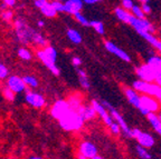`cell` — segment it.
Returning a JSON list of instances; mask_svg holds the SVG:
<instances>
[{
	"mask_svg": "<svg viewBox=\"0 0 161 159\" xmlns=\"http://www.w3.org/2000/svg\"><path fill=\"white\" fill-rule=\"evenodd\" d=\"M80 108L77 110L72 108V110L66 115L65 117L59 120V126L64 130H66V131H74V130H78L80 127L83 126L85 119H84L83 115L80 112Z\"/></svg>",
	"mask_w": 161,
	"mask_h": 159,
	"instance_id": "cell-1",
	"label": "cell"
},
{
	"mask_svg": "<svg viewBox=\"0 0 161 159\" xmlns=\"http://www.w3.org/2000/svg\"><path fill=\"white\" fill-rule=\"evenodd\" d=\"M101 102H102V105H103L104 107H105V109L108 111V114L112 116V118L114 119V121L120 126L121 131L123 132L124 136L128 137V138H132V129L128 126V124L125 122L124 118L122 117V115H121L120 112H119L118 110L113 107V105H111L110 102L106 101V100H102Z\"/></svg>",
	"mask_w": 161,
	"mask_h": 159,
	"instance_id": "cell-2",
	"label": "cell"
},
{
	"mask_svg": "<svg viewBox=\"0 0 161 159\" xmlns=\"http://www.w3.org/2000/svg\"><path fill=\"white\" fill-rule=\"evenodd\" d=\"M133 89L138 92H142L146 96L158 98L161 101V87L158 85H153L143 80H136L133 82Z\"/></svg>",
	"mask_w": 161,
	"mask_h": 159,
	"instance_id": "cell-3",
	"label": "cell"
},
{
	"mask_svg": "<svg viewBox=\"0 0 161 159\" xmlns=\"http://www.w3.org/2000/svg\"><path fill=\"white\" fill-rule=\"evenodd\" d=\"M15 29L17 39L23 44H29L33 41V36L35 30L30 28L23 19H17L15 21Z\"/></svg>",
	"mask_w": 161,
	"mask_h": 159,
	"instance_id": "cell-4",
	"label": "cell"
},
{
	"mask_svg": "<svg viewBox=\"0 0 161 159\" xmlns=\"http://www.w3.org/2000/svg\"><path fill=\"white\" fill-rule=\"evenodd\" d=\"M128 23L133 27L136 29V31L138 33H153L154 31V27L151 25V23L147 19H139V18H136L133 15H131L130 19H129Z\"/></svg>",
	"mask_w": 161,
	"mask_h": 159,
	"instance_id": "cell-5",
	"label": "cell"
},
{
	"mask_svg": "<svg viewBox=\"0 0 161 159\" xmlns=\"http://www.w3.org/2000/svg\"><path fill=\"white\" fill-rule=\"evenodd\" d=\"M72 110L70 105L68 104L67 100H57L55 104L53 105V107L50 109V115L53 116L55 119H57L59 121L62 118H64L68 112Z\"/></svg>",
	"mask_w": 161,
	"mask_h": 159,
	"instance_id": "cell-6",
	"label": "cell"
},
{
	"mask_svg": "<svg viewBox=\"0 0 161 159\" xmlns=\"http://www.w3.org/2000/svg\"><path fill=\"white\" fill-rule=\"evenodd\" d=\"M132 138L138 140L139 145L144 148H150L154 145V138L151 134L139 129H132Z\"/></svg>",
	"mask_w": 161,
	"mask_h": 159,
	"instance_id": "cell-7",
	"label": "cell"
},
{
	"mask_svg": "<svg viewBox=\"0 0 161 159\" xmlns=\"http://www.w3.org/2000/svg\"><path fill=\"white\" fill-rule=\"evenodd\" d=\"M92 107L94 108V110L96 111V114H97L98 116L103 119L104 124H105L108 128H110V127L115 122L113 118H112V116H111V115L108 114V110L105 109V107L102 105V102L97 101V100H93V101H92Z\"/></svg>",
	"mask_w": 161,
	"mask_h": 159,
	"instance_id": "cell-8",
	"label": "cell"
},
{
	"mask_svg": "<svg viewBox=\"0 0 161 159\" xmlns=\"http://www.w3.org/2000/svg\"><path fill=\"white\" fill-rule=\"evenodd\" d=\"M104 47H105L106 51H108L110 54H112V55L116 56V57L120 58L121 60H123V61H126V62L131 61V57L129 56L128 52L124 51V50L119 47V46H116L114 42L105 41L104 42Z\"/></svg>",
	"mask_w": 161,
	"mask_h": 159,
	"instance_id": "cell-9",
	"label": "cell"
},
{
	"mask_svg": "<svg viewBox=\"0 0 161 159\" xmlns=\"http://www.w3.org/2000/svg\"><path fill=\"white\" fill-rule=\"evenodd\" d=\"M6 86L15 94H19V92H23L26 90V84L24 82L23 78L19 76H9L7 82H6Z\"/></svg>",
	"mask_w": 161,
	"mask_h": 159,
	"instance_id": "cell-10",
	"label": "cell"
},
{
	"mask_svg": "<svg viewBox=\"0 0 161 159\" xmlns=\"http://www.w3.org/2000/svg\"><path fill=\"white\" fill-rule=\"evenodd\" d=\"M80 154L86 159H92L97 156V147L91 141H84L80 145Z\"/></svg>",
	"mask_w": 161,
	"mask_h": 159,
	"instance_id": "cell-11",
	"label": "cell"
},
{
	"mask_svg": "<svg viewBox=\"0 0 161 159\" xmlns=\"http://www.w3.org/2000/svg\"><path fill=\"white\" fill-rule=\"evenodd\" d=\"M25 99L30 106H33L35 108H42L44 107L46 100L44 98V96H42L40 94L35 91H27L26 92Z\"/></svg>",
	"mask_w": 161,
	"mask_h": 159,
	"instance_id": "cell-12",
	"label": "cell"
},
{
	"mask_svg": "<svg viewBox=\"0 0 161 159\" xmlns=\"http://www.w3.org/2000/svg\"><path fill=\"white\" fill-rule=\"evenodd\" d=\"M136 75L139 76V78H141V80L147 82H151L152 80H154L158 77V74L153 69H151L148 65L139 67L136 69Z\"/></svg>",
	"mask_w": 161,
	"mask_h": 159,
	"instance_id": "cell-13",
	"label": "cell"
},
{
	"mask_svg": "<svg viewBox=\"0 0 161 159\" xmlns=\"http://www.w3.org/2000/svg\"><path fill=\"white\" fill-rule=\"evenodd\" d=\"M37 57L39 58V60L42 62H43L44 65L46 66V67L48 68V69L50 70V71L53 72L55 76H58L59 75V69H58V67L56 66V62L54 61V60H52L49 57H48L47 55L45 54V51H44L43 49L42 50H38L37 51Z\"/></svg>",
	"mask_w": 161,
	"mask_h": 159,
	"instance_id": "cell-14",
	"label": "cell"
},
{
	"mask_svg": "<svg viewBox=\"0 0 161 159\" xmlns=\"http://www.w3.org/2000/svg\"><path fill=\"white\" fill-rule=\"evenodd\" d=\"M64 13L75 15L76 13H80V10L83 9L84 1L83 0H67L64 3Z\"/></svg>",
	"mask_w": 161,
	"mask_h": 159,
	"instance_id": "cell-15",
	"label": "cell"
},
{
	"mask_svg": "<svg viewBox=\"0 0 161 159\" xmlns=\"http://www.w3.org/2000/svg\"><path fill=\"white\" fill-rule=\"evenodd\" d=\"M124 94H125V97L128 99V101L133 107L138 108V109L141 107V96L139 95L138 91H136L133 88H125L124 89Z\"/></svg>",
	"mask_w": 161,
	"mask_h": 159,
	"instance_id": "cell-16",
	"label": "cell"
},
{
	"mask_svg": "<svg viewBox=\"0 0 161 159\" xmlns=\"http://www.w3.org/2000/svg\"><path fill=\"white\" fill-rule=\"evenodd\" d=\"M141 106L149 110L150 112H154L158 110L159 106H158V101H157L154 98L150 97V96H141Z\"/></svg>",
	"mask_w": 161,
	"mask_h": 159,
	"instance_id": "cell-17",
	"label": "cell"
},
{
	"mask_svg": "<svg viewBox=\"0 0 161 159\" xmlns=\"http://www.w3.org/2000/svg\"><path fill=\"white\" fill-rule=\"evenodd\" d=\"M139 35L141 36V37L143 38L144 40H147V41L150 44L151 46H153L156 49H158L159 51L161 52V41L158 39V38L156 37V36L153 35V33H139Z\"/></svg>",
	"mask_w": 161,
	"mask_h": 159,
	"instance_id": "cell-18",
	"label": "cell"
},
{
	"mask_svg": "<svg viewBox=\"0 0 161 159\" xmlns=\"http://www.w3.org/2000/svg\"><path fill=\"white\" fill-rule=\"evenodd\" d=\"M148 120H149V124L153 128L154 131L161 136V121H160V119H159L158 115L152 112V114H150L148 116Z\"/></svg>",
	"mask_w": 161,
	"mask_h": 159,
	"instance_id": "cell-19",
	"label": "cell"
},
{
	"mask_svg": "<svg viewBox=\"0 0 161 159\" xmlns=\"http://www.w3.org/2000/svg\"><path fill=\"white\" fill-rule=\"evenodd\" d=\"M114 15L116 16V18H118L119 20H121V21H123V23H128L129 19H130V17H131V13H129L128 10H125L122 7H116L115 9H114Z\"/></svg>",
	"mask_w": 161,
	"mask_h": 159,
	"instance_id": "cell-20",
	"label": "cell"
},
{
	"mask_svg": "<svg viewBox=\"0 0 161 159\" xmlns=\"http://www.w3.org/2000/svg\"><path fill=\"white\" fill-rule=\"evenodd\" d=\"M77 74H78V80H80V86H82L84 89H90L91 84L87 78V74L82 69H77Z\"/></svg>",
	"mask_w": 161,
	"mask_h": 159,
	"instance_id": "cell-21",
	"label": "cell"
},
{
	"mask_svg": "<svg viewBox=\"0 0 161 159\" xmlns=\"http://www.w3.org/2000/svg\"><path fill=\"white\" fill-rule=\"evenodd\" d=\"M67 38L70 40V41L73 42V44H75V45L80 44V42H82V40H83V38H82L80 33L75 29H68L67 30Z\"/></svg>",
	"mask_w": 161,
	"mask_h": 159,
	"instance_id": "cell-22",
	"label": "cell"
},
{
	"mask_svg": "<svg viewBox=\"0 0 161 159\" xmlns=\"http://www.w3.org/2000/svg\"><path fill=\"white\" fill-rule=\"evenodd\" d=\"M80 112L83 115V117L85 120H91L93 119L95 117L96 115V111L94 110V108L92 106H87V107H82L80 108Z\"/></svg>",
	"mask_w": 161,
	"mask_h": 159,
	"instance_id": "cell-23",
	"label": "cell"
},
{
	"mask_svg": "<svg viewBox=\"0 0 161 159\" xmlns=\"http://www.w3.org/2000/svg\"><path fill=\"white\" fill-rule=\"evenodd\" d=\"M40 11H42V13L47 18H54L56 16V13H57V11L54 9L50 3H47V5L44 6V7L40 9Z\"/></svg>",
	"mask_w": 161,
	"mask_h": 159,
	"instance_id": "cell-24",
	"label": "cell"
},
{
	"mask_svg": "<svg viewBox=\"0 0 161 159\" xmlns=\"http://www.w3.org/2000/svg\"><path fill=\"white\" fill-rule=\"evenodd\" d=\"M90 26L94 28V30H95L98 35H104L105 33V27H104L103 23L97 21V20H93V21H91Z\"/></svg>",
	"mask_w": 161,
	"mask_h": 159,
	"instance_id": "cell-25",
	"label": "cell"
},
{
	"mask_svg": "<svg viewBox=\"0 0 161 159\" xmlns=\"http://www.w3.org/2000/svg\"><path fill=\"white\" fill-rule=\"evenodd\" d=\"M18 57H19L20 59L28 61V60H30L33 58V55H31V51H30L29 49H27V48H20V49L18 50Z\"/></svg>",
	"mask_w": 161,
	"mask_h": 159,
	"instance_id": "cell-26",
	"label": "cell"
},
{
	"mask_svg": "<svg viewBox=\"0 0 161 159\" xmlns=\"http://www.w3.org/2000/svg\"><path fill=\"white\" fill-rule=\"evenodd\" d=\"M31 42H35L36 45H38V46H46V44H47V41H46V39H45V37H44L42 33H37V31H35L34 33V36H33V41Z\"/></svg>",
	"mask_w": 161,
	"mask_h": 159,
	"instance_id": "cell-27",
	"label": "cell"
},
{
	"mask_svg": "<svg viewBox=\"0 0 161 159\" xmlns=\"http://www.w3.org/2000/svg\"><path fill=\"white\" fill-rule=\"evenodd\" d=\"M131 15H133L136 18H139V19H146V15L142 11V8L139 5H134L133 8L131 9Z\"/></svg>",
	"mask_w": 161,
	"mask_h": 159,
	"instance_id": "cell-28",
	"label": "cell"
},
{
	"mask_svg": "<svg viewBox=\"0 0 161 159\" xmlns=\"http://www.w3.org/2000/svg\"><path fill=\"white\" fill-rule=\"evenodd\" d=\"M136 150L138 156L140 157L141 159H151V155L149 154V151L147 150V148H144V147L138 145V146L136 147Z\"/></svg>",
	"mask_w": 161,
	"mask_h": 159,
	"instance_id": "cell-29",
	"label": "cell"
},
{
	"mask_svg": "<svg viewBox=\"0 0 161 159\" xmlns=\"http://www.w3.org/2000/svg\"><path fill=\"white\" fill-rule=\"evenodd\" d=\"M23 80H24V82L26 84V86H29V87H33V88L38 87V80L36 79L34 76H29V75L24 76Z\"/></svg>",
	"mask_w": 161,
	"mask_h": 159,
	"instance_id": "cell-30",
	"label": "cell"
},
{
	"mask_svg": "<svg viewBox=\"0 0 161 159\" xmlns=\"http://www.w3.org/2000/svg\"><path fill=\"white\" fill-rule=\"evenodd\" d=\"M43 50L45 51V54L50 58V59L54 60V61L56 62V60H57V51H56L55 48L52 47V46H47V47H45Z\"/></svg>",
	"mask_w": 161,
	"mask_h": 159,
	"instance_id": "cell-31",
	"label": "cell"
},
{
	"mask_svg": "<svg viewBox=\"0 0 161 159\" xmlns=\"http://www.w3.org/2000/svg\"><path fill=\"white\" fill-rule=\"evenodd\" d=\"M74 17H75V19L77 20L78 23H80V25H82V26H90L91 21H88V19L82 13H76L75 15H74Z\"/></svg>",
	"mask_w": 161,
	"mask_h": 159,
	"instance_id": "cell-32",
	"label": "cell"
},
{
	"mask_svg": "<svg viewBox=\"0 0 161 159\" xmlns=\"http://www.w3.org/2000/svg\"><path fill=\"white\" fill-rule=\"evenodd\" d=\"M5 78H9V70L3 64L0 62V80L5 79Z\"/></svg>",
	"mask_w": 161,
	"mask_h": 159,
	"instance_id": "cell-33",
	"label": "cell"
},
{
	"mask_svg": "<svg viewBox=\"0 0 161 159\" xmlns=\"http://www.w3.org/2000/svg\"><path fill=\"white\" fill-rule=\"evenodd\" d=\"M3 97L7 100H9V101H13V100L15 99V92L11 91L8 87H6L5 89H3Z\"/></svg>",
	"mask_w": 161,
	"mask_h": 159,
	"instance_id": "cell-34",
	"label": "cell"
},
{
	"mask_svg": "<svg viewBox=\"0 0 161 159\" xmlns=\"http://www.w3.org/2000/svg\"><path fill=\"white\" fill-rule=\"evenodd\" d=\"M52 3V6H53L54 9L57 11V13H64V3H60V1H53Z\"/></svg>",
	"mask_w": 161,
	"mask_h": 159,
	"instance_id": "cell-35",
	"label": "cell"
},
{
	"mask_svg": "<svg viewBox=\"0 0 161 159\" xmlns=\"http://www.w3.org/2000/svg\"><path fill=\"white\" fill-rule=\"evenodd\" d=\"M134 5H136V3H134L132 0H123V1H121V6H122V8H124V9L128 10V11L132 9Z\"/></svg>",
	"mask_w": 161,
	"mask_h": 159,
	"instance_id": "cell-36",
	"label": "cell"
},
{
	"mask_svg": "<svg viewBox=\"0 0 161 159\" xmlns=\"http://www.w3.org/2000/svg\"><path fill=\"white\" fill-rule=\"evenodd\" d=\"M13 16H14V13H13V11L11 10H3V13H1V18H3L5 21H9V20H11L13 19Z\"/></svg>",
	"mask_w": 161,
	"mask_h": 159,
	"instance_id": "cell-37",
	"label": "cell"
},
{
	"mask_svg": "<svg viewBox=\"0 0 161 159\" xmlns=\"http://www.w3.org/2000/svg\"><path fill=\"white\" fill-rule=\"evenodd\" d=\"M141 8H142V11L144 13V15H150L152 9H151V6L149 5L148 1H142L141 3Z\"/></svg>",
	"mask_w": 161,
	"mask_h": 159,
	"instance_id": "cell-38",
	"label": "cell"
},
{
	"mask_svg": "<svg viewBox=\"0 0 161 159\" xmlns=\"http://www.w3.org/2000/svg\"><path fill=\"white\" fill-rule=\"evenodd\" d=\"M110 130L112 132H113L114 135H119L121 132V128H120V126H119L118 124H116V122H114L113 125H112V126L110 127Z\"/></svg>",
	"mask_w": 161,
	"mask_h": 159,
	"instance_id": "cell-39",
	"label": "cell"
},
{
	"mask_svg": "<svg viewBox=\"0 0 161 159\" xmlns=\"http://www.w3.org/2000/svg\"><path fill=\"white\" fill-rule=\"evenodd\" d=\"M47 3L48 1H46V0H36V1H34V5L37 8H39V9H42L44 6L47 5Z\"/></svg>",
	"mask_w": 161,
	"mask_h": 159,
	"instance_id": "cell-40",
	"label": "cell"
},
{
	"mask_svg": "<svg viewBox=\"0 0 161 159\" xmlns=\"http://www.w3.org/2000/svg\"><path fill=\"white\" fill-rule=\"evenodd\" d=\"M72 64H73L74 67H80V66L82 65V59L78 57H74L73 59H72Z\"/></svg>",
	"mask_w": 161,
	"mask_h": 159,
	"instance_id": "cell-41",
	"label": "cell"
},
{
	"mask_svg": "<svg viewBox=\"0 0 161 159\" xmlns=\"http://www.w3.org/2000/svg\"><path fill=\"white\" fill-rule=\"evenodd\" d=\"M16 5V1L15 0H5L3 1V6H7V7H13V6Z\"/></svg>",
	"mask_w": 161,
	"mask_h": 159,
	"instance_id": "cell-42",
	"label": "cell"
},
{
	"mask_svg": "<svg viewBox=\"0 0 161 159\" xmlns=\"http://www.w3.org/2000/svg\"><path fill=\"white\" fill-rule=\"evenodd\" d=\"M98 3V0H84V5H95Z\"/></svg>",
	"mask_w": 161,
	"mask_h": 159,
	"instance_id": "cell-43",
	"label": "cell"
},
{
	"mask_svg": "<svg viewBox=\"0 0 161 159\" xmlns=\"http://www.w3.org/2000/svg\"><path fill=\"white\" fill-rule=\"evenodd\" d=\"M37 26L39 28H43L44 26H45V23H44L43 20H38V21H37Z\"/></svg>",
	"mask_w": 161,
	"mask_h": 159,
	"instance_id": "cell-44",
	"label": "cell"
},
{
	"mask_svg": "<svg viewBox=\"0 0 161 159\" xmlns=\"http://www.w3.org/2000/svg\"><path fill=\"white\" fill-rule=\"evenodd\" d=\"M29 159H44V158H42V157H39V156H33V157H30Z\"/></svg>",
	"mask_w": 161,
	"mask_h": 159,
	"instance_id": "cell-45",
	"label": "cell"
},
{
	"mask_svg": "<svg viewBox=\"0 0 161 159\" xmlns=\"http://www.w3.org/2000/svg\"><path fill=\"white\" fill-rule=\"evenodd\" d=\"M92 159H104L102 156H100V155H97V156H95L94 158H92Z\"/></svg>",
	"mask_w": 161,
	"mask_h": 159,
	"instance_id": "cell-46",
	"label": "cell"
},
{
	"mask_svg": "<svg viewBox=\"0 0 161 159\" xmlns=\"http://www.w3.org/2000/svg\"><path fill=\"white\" fill-rule=\"evenodd\" d=\"M158 117H159V119H160V121H161V111L158 114Z\"/></svg>",
	"mask_w": 161,
	"mask_h": 159,
	"instance_id": "cell-47",
	"label": "cell"
},
{
	"mask_svg": "<svg viewBox=\"0 0 161 159\" xmlns=\"http://www.w3.org/2000/svg\"><path fill=\"white\" fill-rule=\"evenodd\" d=\"M78 159H86V158H84L83 156H80V157H78Z\"/></svg>",
	"mask_w": 161,
	"mask_h": 159,
	"instance_id": "cell-48",
	"label": "cell"
},
{
	"mask_svg": "<svg viewBox=\"0 0 161 159\" xmlns=\"http://www.w3.org/2000/svg\"><path fill=\"white\" fill-rule=\"evenodd\" d=\"M7 159H14V158H7Z\"/></svg>",
	"mask_w": 161,
	"mask_h": 159,
	"instance_id": "cell-49",
	"label": "cell"
}]
</instances>
